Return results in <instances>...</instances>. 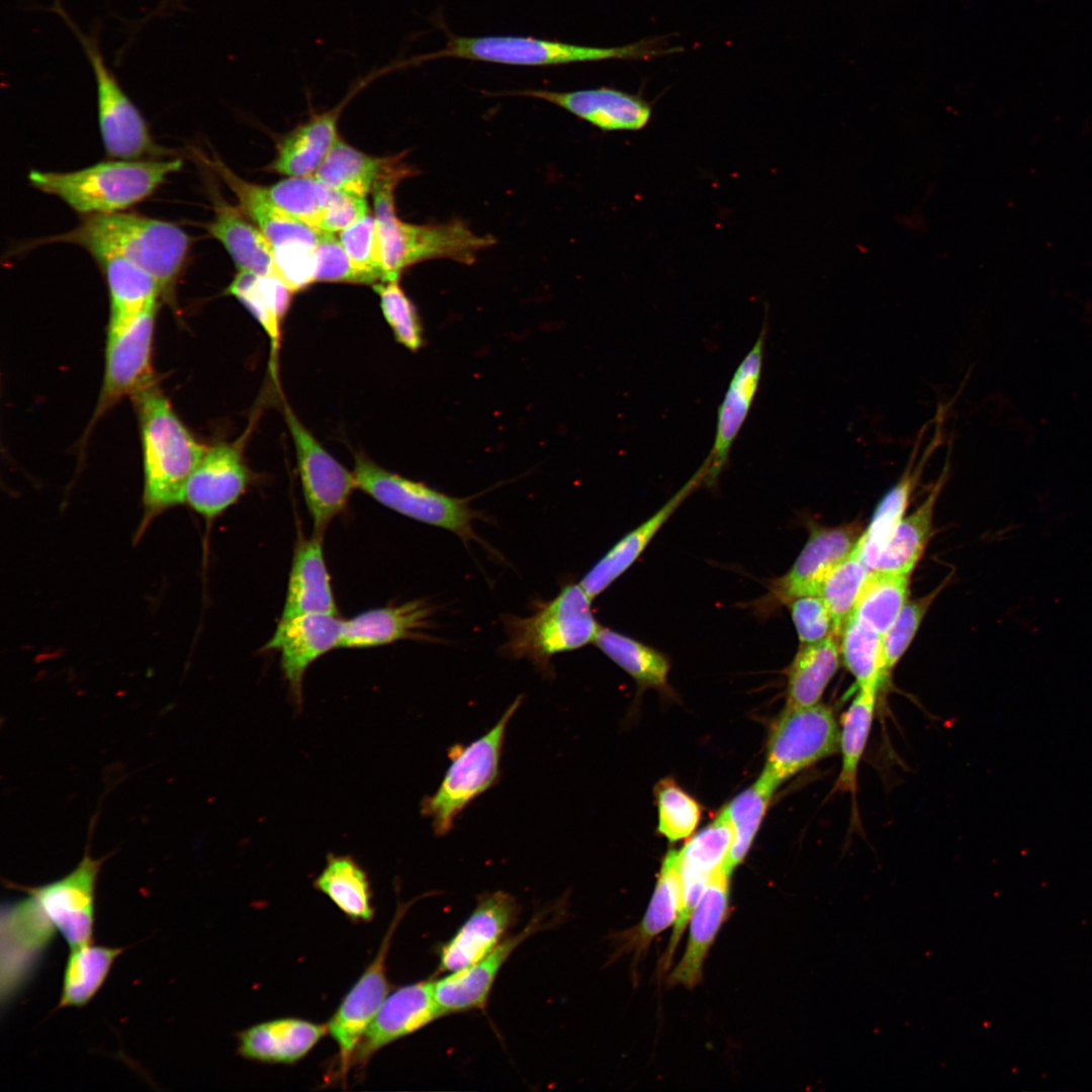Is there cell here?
<instances>
[{
	"mask_svg": "<svg viewBox=\"0 0 1092 1092\" xmlns=\"http://www.w3.org/2000/svg\"><path fill=\"white\" fill-rule=\"evenodd\" d=\"M379 295L384 318L395 340L406 349L416 352L424 342L423 326L416 305L399 286L398 281L372 285Z\"/></svg>",
	"mask_w": 1092,
	"mask_h": 1092,
	"instance_id": "681fc988",
	"label": "cell"
},
{
	"mask_svg": "<svg viewBox=\"0 0 1092 1092\" xmlns=\"http://www.w3.org/2000/svg\"><path fill=\"white\" fill-rule=\"evenodd\" d=\"M343 621L338 615L306 614L279 621L267 650L280 653V665L296 705L302 702V681L308 667L340 647Z\"/></svg>",
	"mask_w": 1092,
	"mask_h": 1092,
	"instance_id": "e0dca14e",
	"label": "cell"
},
{
	"mask_svg": "<svg viewBox=\"0 0 1092 1092\" xmlns=\"http://www.w3.org/2000/svg\"><path fill=\"white\" fill-rule=\"evenodd\" d=\"M939 589L940 587L924 597L907 601L893 624L883 635V661L886 680L908 649Z\"/></svg>",
	"mask_w": 1092,
	"mask_h": 1092,
	"instance_id": "816d5d0a",
	"label": "cell"
},
{
	"mask_svg": "<svg viewBox=\"0 0 1092 1092\" xmlns=\"http://www.w3.org/2000/svg\"><path fill=\"white\" fill-rule=\"evenodd\" d=\"M251 481L241 445L207 448L189 476L184 502L205 519H214L237 503Z\"/></svg>",
	"mask_w": 1092,
	"mask_h": 1092,
	"instance_id": "d6986e66",
	"label": "cell"
},
{
	"mask_svg": "<svg viewBox=\"0 0 1092 1092\" xmlns=\"http://www.w3.org/2000/svg\"><path fill=\"white\" fill-rule=\"evenodd\" d=\"M124 948L93 945L71 948L67 959L58 1009L83 1007L99 992Z\"/></svg>",
	"mask_w": 1092,
	"mask_h": 1092,
	"instance_id": "8d00e7d4",
	"label": "cell"
},
{
	"mask_svg": "<svg viewBox=\"0 0 1092 1092\" xmlns=\"http://www.w3.org/2000/svg\"><path fill=\"white\" fill-rule=\"evenodd\" d=\"M182 167L178 158L112 160L72 172L31 171L28 180L84 216L124 211L151 196Z\"/></svg>",
	"mask_w": 1092,
	"mask_h": 1092,
	"instance_id": "277c9868",
	"label": "cell"
},
{
	"mask_svg": "<svg viewBox=\"0 0 1092 1092\" xmlns=\"http://www.w3.org/2000/svg\"><path fill=\"white\" fill-rule=\"evenodd\" d=\"M265 190L280 209L320 232L333 189L314 175L289 177L265 187Z\"/></svg>",
	"mask_w": 1092,
	"mask_h": 1092,
	"instance_id": "7dc6e473",
	"label": "cell"
},
{
	"mask_svg": "<svg viewBox=\"0 0 1092 1092\" xmlns=\"http://www.w3.org/2000/svg\"><path fill=\"white\" fill-rule=\"evenodd\" d=\"M839 751V724L831 707H786L774 723L761 774L776 788Z\"/></svg>",
	"mask_w": 1092,
	"mask_h": 1092,
	"instance_id": "8fae6325",
	"label": "cell"
},
{
	"mask_svg": "<svg viewBox=\"0 0 1092 1092\" xmlns=\"http://www.w3.org/2000/svg\"><path fill=\"white\" fill-rule=\"evenodd\" d=\"M766 330L763 326L756 342L735 370L718 410L716 434L708 459L705 484L714 486L726 467L731 447L737 438L758 389Z\"/></svg>",
	"mask_w": 1092,
	"mask_h": 1092,
	"instance_id": "7402d4cb",
	"label": "cell"
},
{
	"mask_svg": "<svg viewBox=\"0 0 1092 1092\" xmlns=\"http://www.w3.org/2000/svg\"><path fill=\"white\" fill-rule=\"evenodd\" d=\"M840 638L802 644L787 669L786 707H805L820 703L825 689L836 673L840 660Z\"/></svg>",
	"mask_w": 1092,
	"mask_h": 1092,
	"instance_id": "d6a6232c",
	"label": "cell"
},
{
	"mask_svg": "<svg viewBox=\"0 0 1092 1092\" xmlns=\"http://www.w3.org/2000/svg\"><path fill=\"white\" fill-rule=\"evenodd\" d=\"M553 921L556 919L549 920L540 913L522 931L505 937L477 963L434 981V995L442 1014L484 1008L493 983L513 951L529 936L548 927Z\"/></svg>",
	"mask_w": 1092,
	"mask_h": 1092,
	"instance_id": "44dd1931",
	"label": "cell"
},
{
	"mask_svg": "<svg viewBox=\"0 0 1092 1092\" xmlns=\"http://www.w3.org/2000/svg\"><path fill=\"white\" fill-rule=\"evenodd\" d=\"M102 860L86 852L59 880L36 887L11 885L25 897L2 907L1 938L6 947L24 962L39 964L58 933L70 948L92 942Z\"/></svg>",
	"mask_w": 1092,
	"mask_h": 1092,
	"instance_id": "6da1fadb",
	"label": "cell"
},
{
	"mask_svg": "<svg viewBox=\"0 0 1092 1092\" xmlns=\"http://www.w3.org/2000/svg\"><path fill=\"white\" fill-rule=\"evenodd\" d=\"M226 292L243 303L268 335L274 371L280 327L289 309L292 292L275 276H258L249 271H240Z\"/></svg>",
	"mask_w": 1092,
	"mask_h": 1092,
	"instance_id": "e575fe53",
	"label": "cell"
},
{
	"mask_svg": "<svg viewBox=\"0 0 1092 1092\" xmlns=\"http://www.w3.org/2000/svg\"><path fill=\"white\" fill-rule=\"evenodd\" d=\"M367 213L368 206L364 196L333 189L320 232L339 233Z\"/></svg>",
	"mask_w": 1092,
	"mask_h": 1092,
	"instance_id": "9f6ffc18",
	"label": "cell"
},
{
	"mask_svg": "<svg viewBox=\"0 0 1092 1092\" xmlns=\"http://www.w3.org/2000/svg\"><path fill=\"white\" fill-rule=\"evenodd\" d=\"M596 646L641 687L666 685L669 661L658 650L609 628L601 627Z\"/></svg>",
	"mask_w": 1092,
	"mask_h": 1092,
	"instance_id": "b9f144b4",
	"label": "cell"
},
{
	"mask_svg": "<svg viewBox=\"0 0 1092 1092\" xmlns=\"http://www.w3.org/2000/svg\"><path fill=\"white\" fill-rule=\"evenodd\" d=\"M871 569L866 564L858 543L826 576L819 596L824 601L833 625L832 634L840 638Z\"/></svg>",
	"mask_w": 1092,
	"mask_h": 1092,
	"instance_id": "f6af8a7d",
	"label": "cell"
},
{
	"mask_svg": "<svg viewBox=\"0 0 1092 1092\" xmlns=\"http://www.w3.org/2000/svg\"><path fill=\"white\" fill-rule=\"evenodd\" d=\"M144 455V522L184 502L187 480L207 448L172 410L155 382L132 395Z\"/></svg>",
	"mask_w": 1092,
	"mask_h": 1092,
	"instance_id": "3957f363",
	"label": "cell"
},
{
	"mask_svg": "<svg viewBox=\"0 0 1092 1092\" xmlns=\"http://www.w3.org/2000/svg\"><path fill=\"white\" fill-rule=\"evenodd\" d=\"M943 415L942 406H938L935 416L936 427L930 442L919 456L921 435L918 436L903 474L882 497L871 524L857 541L863 560L871 570L874 569L877 558L898 523L903 519L910 496L919 482L928 459L942 442Z\"/></svg>",
	"mask_w": 1092,
	"mask_h": 1092,
	"instance_id": "d4e9b609",
	"label": "cell"
},
{
	"mask_svg": "<svg viewBox=\"0 0 1092 1092\" xmlns=\"http://www.w3.org/2000/svg\"><path fill=\"white\" fill-rule=\"evenodd\" d=\"M206 228L223 245L240 271L273 275V246L259 228L243 217L242 211L216 199L214 217Z\"/></svg>",
	"mask_w": 1092,
	"mask_h": 1092,
	"instance_id": "f546056e",
	"label": "cell"
},
{
	"mask_svg": "<svg viewBox=\"0 0 1092 1092\" xmlns=\"http://www.w3.org/2000/svg\"><path fill=\"white\" fill-rule=\"evenodd\" d=\"M522 699V696L516 698L481 737L467 745L457 743L449 748L450 764L443 780L436 792L421 804V813L432 820L437 836L448 834L464 809L497 783L507 727Z\"/></svg>",
	"mask_w": 1092,
	"mask_h": 1092,
	"instance_id": "52a82bcc",
	"label": "cell"
},
{
	"mask_svg": "<svg viewBox=\"0 0 1092 1092\" xmlns=\"http://www.w3.org/2000/svg\"><path fill=\"white\" fill-rule=\"evenodd\" d=\"M204 162L221 177L236 195L241 211L256 223L273 247L295 240L316 245L321 233L280 209L265 187L243 180L216 157Z\"/></svg>",
	"mask_w": 1092,
	"mask_h": 1092,
	"instance_id": "f1b7e54d",
	"label": "cell"
},
{
	"mask_svg": "<svg viewBox=\"0 0 1092 1092\" xmlns=\"http://www.w3.org/2000/svg\"><path fill=\"white\" fill-rule=\"evenodd\" d=\"M729 876L721 867L709 878L692 915L686 950L668 978L670 985L692 988L702 980L705 958L727 916Z\"/></svg>",
	"mask_w": 1092,
	"mask_h": 1092,
	"instance_id": "484cf974",
	"label": "cell"
},
{
	"mask_svg": "<svg viewBox=\"0 0 1092 1092\" xmlns=\"http://www.w3.org/2000/svg\"><path fill=\"white\" fill-rule=\"evenodd\" d=\"M708 459L655 514L619 540L579 581L594 600L621 576L641 555L648 543L684 500L705 480Z\"/></svg>",
	"mask_w": 1092,
	"mask_h": 1092,
	"instance_id": "cb8c5ba5",
	"label": "cell"
},
{
	"mask_svg": "<svg viewBox=\"0 0 1092 1092\" xmlns=\"http://www.w3.org/2000/svg\"><path fill=\"white\" fill-rule=\"evenodd\" d=\"M313 886L351 920L368 922L373 918L372 893L367 873L352 856L329 854L325 868L313 881Z\"/></svg>",
	"mask_w": 1092,
	"mask_h": 1092,
	"instance_id": "d590c367",
	"label": "cell"
},
{
	"mask_svg": "<svg viewBox=\"0 0 1092 1092\" xmlns=\"http://www.w3.org/2000/svg\"><path fill=\"white\" fill-rule=\"evenodd\" d=\"M353 472L357 487L382 506L418 522L450 531L464 543L479 541L473 522L481 515L469 506V498L448 495L386 470L363 454L355 456Z\"/></svg>",
	"mask_w": 1092,
	"mask_h": 1092,
	"instance_id": "9c48e42d",
	"label": "cell"
},
{
	"mask_svg": "<svg viewBox=\"0 0 1092 1092\" xmlns=\"http://www.w3.org/2000/svg\"><path fill=\"white\" fill-rule=\"evenodd\" d=\"M102 270L110 299L108 329L125 325L145 308L157 304L162 291L157 280L135 263L119 256L95 258Z\"/></svg>",
	"mask_w": 1092,
	"mask_h": 1092,
	"instance_id": "4dcf8cb0",
	"label": "cell"
},
{
	"mask_svg": "<svg viewBox=\"0 0 1092 1092\" xmlns=\"http://www.w3.org/2000/svg\"><path fill=\"white\" fill-rule=\"evenodd\" d=\"M442 1016L434 995V981L426 980L398 988L385 999L362 1035L353 1052L350 1067L365 1065L378 1050Z\"/></svg>",
	"mask_w": 1092,
	"mask_h": 1092,
	"instance_id": "ac0fdd59",
	"label": "cell"
},
{
	"mask_svg": "<svg viewBox=\"0 0 1092 1092\" xmlns=\"http://www.w3.org/2000/svg\"><path fill=\"white\" fill-rule=\"evenodd\" d=\"M375 219L388 281H398L404 269L428 260L473 264L479 252L495 243L492 236L476 235L460 219L414 224L399 219L396 212Z\"/></svg>",
	"mask_w": 1092,
	"mask_h": 1092,
	"instance_id": "30bf717a",
	"label": "cell"
},
{
	"mask_svg": "<svg viewBox=\"0 0 1092 1092\" xmlns=\"http://www.w3.org/2000/svg\"><path fill=\"white\" fill-rule=\"evenodd\" d=\"M315 253V282L375 284L368 274L353 264L335 234L321 232Z\"/></svg>",
	"mask_w": 1092,
	"mask_h": 1092,
	"instance_id": "db71d44e",
	"label": "cell"
},
{
	"mask_svg": "<svg viewBox=\"0 0 1092 1092\" xmlns=\"http://www.w3.org/2000/svg\"><path fill=\"white\" fill-rule=\"evenodd\" d=\"M655 798L658 832L669 841L689 837L701 820L700 804L669 778L657 783Z\"/></svg>",
	"mask_w": 1092,
	"mask_h": 1092,
	"instance_id": "c3c4849f",
	"label": "cell"
},
{
	"mask_svg": "<svg viewBox=\"0 0 1092 1092\" xmlns=\"http://www.w3.org/2000/svg\"><path fill=\"white\" fill-rule=\"evenodd\" d=\"M507 94L555 104L604 131H637L652 116L651 104L643 97L611 87L566 92L526 89Z\"/></svg>",
	"mask_w": 1092,
	"mask_h": 1092,
	"instance_id": "ffe728a7",
	"label": "cell"
},
{
	"mask_svg": "<svg viewBox=\"0 0 1092 1092\" xmlns=\"http://www.w3.org/2000/svg\"><path fill=\"white\" fill-rule=\"evenodd\" d=\"M661 38L621 47L598 48L530 36H458L449 34L444 49L406 60V66L455 58L512 66L550 67L610 60H649L680 52Z\"/></svg>",
	"mask_w": 1092,
	"mask_h": 1092,
	"instance_id": "5b68a950",
	"label": "cell"
},
{
	"mask_svg": "<svg viewBox=\"0 0 1092 1092\" xmlns=\"http://www.w3.org/2000/svg\"><path fill=\"white\" fill-rule=\"evenodd\" d=\"M434 612V606L424 599L365 611L343 621L340 647L369 648L405 639L431 640L426 630L432 626Z\"/></svg>",
	"mask_w": 1092,
	"mask_h": 1092,
	"instance_id": "603a6c76",
	"label": "cell"
},
{
	"mask_svg": "<svg viewBox=\"0 0 1092 1092\" xmlns=\"http://www.w3.org/2000/svg\"><path fill=\"white\" fill-rule=\"evenodd\" d=\"M339 109L313 114L286 135L278 148L272 169L290 177L310 175L316 171L339 138Z\"/></svg>",
	"mask_w": 1092,
	"mask_h": 1092,
	"instance_id": "836d02e7",
	"label": "cell"
},
{
	"mask_svg": "<svg viewBox=\"0 0 1092 1092\" xmlns=\"http://www.w3.org/2000/svg\"><path fill=\"white\" fill-rule=\"evenodd\" d=\"M55 12L81 44L93 70L97 89V111L101 139L108 157L117 160H144L163 157L139 108L120 86L101 53L97 33H85L64 8L53 0Z\"/></svg>",
	"mask_w": 1092,
	"mask_h": 1092,
	"instance_id": "ba28073f",
	"label": "cell"
},
{
	"mask_svg": "<svg viewBox=\"0 0 1092 1092\" xmlns=\"http://www.w3.org/2000/svg\"><path fill=\"white\" fill-rule=\"evenodd\" d=\"M947 473L948 462L923 503L898 523L873 570L911 574L930 538L934 507Z\"/></svg>",
	"mask_w": 1092,
	"mask_h": 1092,
	"instance_id": "1f68e13d",
	"label": "cell"
},
{
	"mask_svg": "<svg viewBox=\"0 0 1092 1092\" xmlns=\"http://www.w3.org/2000/svg\"><path fill=\"white\" fill-rule=\"evenodd\" d=\"M840 654L858 688L881 689L886 681L883 635L849 617L841 632Z\"/></svg>",
	"mask_w": 1092,
	"mask_h": 1092,
	"instance_id": "bcb514c9",
	"label": "cell"
},
{
	"mask_svg": "<svg viewBox=\"0 0 1092 1092\" xmlns=\"http://www.w3.org/2000/svg\"><path fill=\"white\" fill-rule=\"evenodd\" d=\"M306 614L338 615L320 534L296 544L280 619Z\"/></svg>",
	"mask_w": 1092,
	"mask_h": 1092,
	"instance_id": "4316f807",
	"label": "cell"
},
{
	"mask_svg": "<svg viewBox=\"0 0 1092 1092\" xmlns=\"http://www.w3.org/2000/svg\"><path fill=\"white\" fill-rule=\"evenodd\" d=\"M388 157L362 153L339 138L316 169L314 176L328 187L366 196Z\"/></svg>",
	"mask_w": 1092,
	"mask_h": 1092,
	"instance_id": "60d3db41",
	"label": "cell"
},
{
	"mask_svg": "<svg viewBox=\"0 0 1092 1092\" xmlns=\"http://www.w3.org/2000/svg\"><path fill=\"white\" fill-rule=\"evenodd\" d=\"M40 242L77 245L94 259L104 255L127 259L157 280L167 300L174 298L192 245L179 225L125 211L87 215L75 229Z\"/></svg>",
	"mask_w": 1092,
	"mask_h": 1092,
	"instance_id": "7a4b0ae2",
	"label": "cell"
},
{
	"mask_svg": "<svg viewBox=\"0 0 1092 1092\" xmlns=\"http://www.w3.org/2000/svg\"><path fill=\"white\" fill-rule=\"evenodd\" d=\"M327 1033V1024L294 1017L277 1018L241 1031L238 1051L249 1060L292 1064L305 1057Z\"/></svg>",
	"mask_w": 1092,
	"mask_h": 1092,
	"instance_id": "83f0119b",
	"label": "cell"
},
{
	"mask_svg": "<svg viewBox=\"0 0 1092 1092\" xmlns=\"http://www.w3.org/2000/svg\"><path fill=\"white\" fill-rule=\"evenodd\" d=\"M861 534L856 523L839 527L810 526L809 538L792 567L769 583L756 608L767 613L798 597L819 595L826 576L852 551Z\"/></svg>",
	"mask_w": 1092,
	"mask_h": 1092,
	"instance_id": "4fadbf2b",
	"label": "cell"
},
{
	"mask_svg": "<svg viewBox=\"0 0 1092 1092\" xmlns=\"http://www.w3.org/2000/svg\"><path fill=\"white\" fill-rule=\"evenodd\" d=\"M592 601L580 583H570L531 616L506 617L508 640L503 651L511 658H527L549 673L554 655L594 643L602 626L594 616Z\"/></svg>",
	"mask_w": 1092,
	"mask_h": 1092,
	"instance_id": "8992f818",
	"label": "cell"
},
{
	"mask_svg": "<svg viewBox=\"0 0 1092 1092\" xmlns=\"http://www.w3.org/2000/svg\"><path fill=\"white\" fill-rule=\"evenodd\" d=\"M339 240L353 264L368 274L375 284L388 282L384 269L375 216L367 213L339 232Z\"/></svg>",
	"mask_w": 1092,
	"mask_h": 1092,
	"instance_id": "f907efd6",
	"label": "cell"
},
{
	"mask_svg": "<svg viewBox=\"0 0 1092 1092\" xmlns=\"http://www.w3.org/2000/svg\"><path fill=\"white\" fill-rule=\"evenodd\" d=\"M517 899L504 891L484 893L464 923L439 948L440 972L467 968L493 949L516 923Z\"/></svg>",
	"mask_w": 1092,
	"mask_h": 1092,
	"instance_id": "2e32d148",
	"label": "cell"
},
{
	"mask_svg": "<svg viewBox=\"0 0 1092 1092\" xmlns=\"http://www.w3.org/2000/svg\"><path fill=\"white\" fill-rule=\"evenodd\" d=\"M776 789L760 775L724 808L733 830L732 845L723 864L728 875L747 854Z\"/></svg>",
	"mask_w": 1092,
	"mask_h": 1092,
	"instance_id": "7bdbcfd3",
	"label": "cell"
},
{
	"mask_svg": "<svg viewBox=\"0 0 1092 1092\" xmlns=\"http://www.w3.org/2000/svg\"><path fill=\"white\" fill-rule=\"evenodd\" d=\"M910 575L871 570L850 617L884 635L907 602Z\"/></svg>",
	"mask_w": 1092,
	"mask_h": 1092,
	"instance_id": "ab89813d",
	"label": "cell"
},
{
	"mask_svg": "<svg viewBox=\"0 0 1092 1092\" xmlns=\"http://www.w3.org/2000/svg\"><path fill=\"white\" fill-rule=\"evenodd\" d=\"M733 841V830L725 809L679 850L682 880H709L723 867Z\"/></svg>",
	"mask_w": 1092,
	"mask_h": 1092,
	"instance_id": "ee69618b",
	"label": "cell"
},
{
	"mask_svg": "<svg viewBox=\"0 0 1092 1092\" xmlns=\"http://www.w3.org/2000/svg\"><path fill=\"white\" fill-rule=\"evenodd\" d=\"M788 606L802 644L815 643L832 634V620L819 595L798 597Z\"/></svg>",
	"mask_w": 1092,
	"mask_h": 1092,
	"instance_id": "11a10c76",
	"label": "cell"
},
{
	"mask_svg": "<svg viewBox=\"0 0 1092 1092\" xmlns=\"http://www.w3.org/2000/svg\"><path fill=\"white\" fill-rule=\"evenodd\" d=\"M681 890L679 851L671 849L666 853L662 861L647 911L641 923L631 931L626 946L635 949L636 953H639L649 945L655 936L672 923L674 924L680 903Z\"/></svg>",
	"mask_w": 1092,
	"mask_h": 1092,
	"instance_id": "f35d334b",
	"label": "cell"
},
{
	"mask_svg": "<svg viewBox=\"0 0 1092 1092\" xmlns=\"http://www.w3.org/2000/svg\"><path fill=\"white\" fill-rule=\"evenodd\" d=\"M157 305L145 308L119 328L108 329L98 414L154 383L151 359Z\"/></svg>",
	"mask_w": 1092,
	"mask_h": 1092,
	"instance_id": "5bb4252c",
	"label": "cell"
},
{
	"mask_svg": "<svg viewBox=\"0 0 1092 1092\" xmlns=\"http://www.w3.org/2000/svg\"><path fill=\"white\" fill-rule=\"evenodd\" d=\"M273 276L293 293L315 282V245L304 241H289L273 247Z\"/></svg>",
	"mask_w": 1092,
	"mask_h": 1092,
	"instance_id": "f5cc1de1",
	"label": "cell"
},
{
	"mask_svg": "<svg viewBox=\"0 0 1092 1092\" xmlns=\"http://www.w3.org/2000/svg\"><path fill=\"white\" fill-rule=\"evenodd\" d=\"M879 690L858 688V692L843 713L839 726L841 766L834 791L854 795L857 776L872 729Z\"/></svg>",
	"mask_w": 1092,
	"mask_h": 1092,
	"instance_id": "74e56055",
	"label": "cell"
},
{
	"mask_svg": "<svg viewBox=\"0 0 1092 1092\" xmlns=\"http://www.w3.org/2000/svg\"><path fill=\"white\" fill-rule=\"evenodd\" d=\"M284 417L295 447L304 500L311 517L314 534L323 535L329 524L342 513L357 482L354 472L335 459L284 405Z\"/></svg>",
	"mask_w": 1092,
	"mask_h": 1092,
	"instance_id": "7c38bea8",
	"label": "cell"
},
{
	"mask_svg": "<svg viewBox=\"0 0 1092 1092\" xmlns=\"http://www.w3.org/2000/svg\"><path fill=\"white\" fill-rule=\"evenodd\" d=\"M407 905L398 907L377 954L327 1023L331 1034L339 1048L341 1070L346 1073L354 1050L362 1035L387 998L389 983L386 977V957L391 937L405 914Z\"/></svg>",
	"mask_w": 1092,
	"mask_h": 1092,
	"instance_id": "9a60e30c",
	"label": "cell"
}]
</instances>
